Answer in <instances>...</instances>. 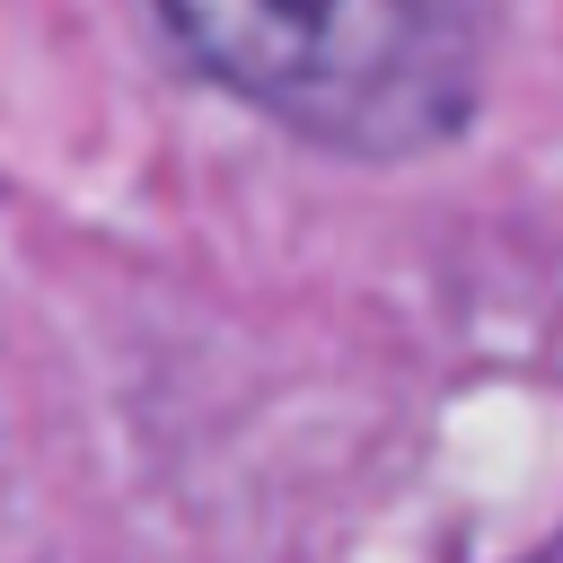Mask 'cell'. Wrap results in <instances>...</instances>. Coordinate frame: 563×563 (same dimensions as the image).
Returning a JSON list of instances; mask_svg holds the SVG:
<instances>
[{"label": "cell", "instance_id": "obj_1", "mask_svg": "<svg viewBox=\"0 0 563 563\" xmlns=\"http://www.w3.org/2000/svg\"><path fill=\"white\" fill-rule=\"evenodd\" d=\"M167 35L299 141L440 150L484 88L493 0H158Z\"/></svg>", "mask_w": 563, "mask_h": 563}]
</instances>
